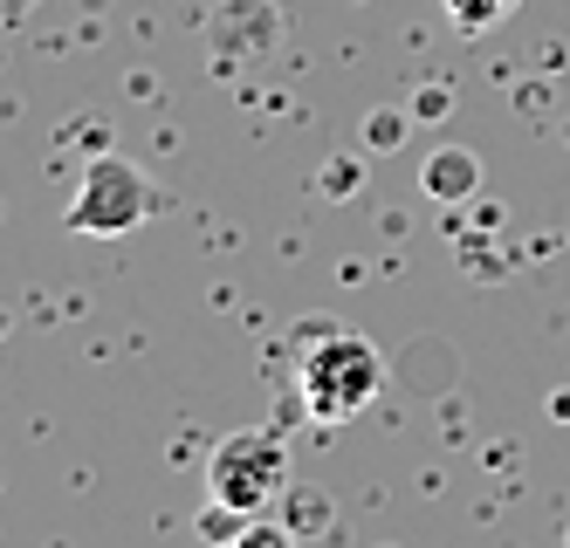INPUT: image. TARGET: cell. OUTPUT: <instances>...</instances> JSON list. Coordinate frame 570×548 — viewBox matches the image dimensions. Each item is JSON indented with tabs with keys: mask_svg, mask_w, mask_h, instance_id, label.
Wrapping results in <instances>:
<instances>
[{
	"mask_svg": "<svg viewBox=\"0 0 570 548\" xmlns=\"http://www.w3.org/2000/svg\"><path fill=\"white\" fill-rule=\"evenodd\" d=\"M385 385V357L379 343H364L357 329H337V322H316L303 336V357H296V398L309 418H323V426H344V418H357L364 405L379 398Z\"/></svg>",
	"mask_w": 570,
	"mask_h": 548,
	"instance_id": "1",
	"label": "cell"
},
{
	"mask_svg": "<svg viewBox=\"0 0 570 548\" xmlns=\"http://www.w3.org/2000/svg\"><path fill=\"white\" fill-rule=\"evenodd\" d=\"M282 487H289V446L275 426H240L207 452L214 515H262Z\"/></svg>",
	"mask_w": 570,
	"mask_h": 548,
	"instance_id": "2",
	"label": "cell"
},
{
	"mask_svg": "<svg viewBox=\"0 0 570 548\" xmlns=\"http://www.w3.org/2000/svg\"><path fill=\"white\" fill-rule=\"evenodd\" d=\"M158 206H166V192H158L131 158L104 151L90 172H83V186H76V199H69V233H97V240H110V233L145 227Z\"/></svg>",
	"mask_w": 570,
	"mask_h": 548,
	"instance_id": "3",
	"label": "cell"
},
{
	"mask_svg": "<svg viewBox=\"0 0 570 548\" xmlns=\"http://www.w3.org/2000/svg\"><path fill=\"white\" fill-rule=\"evenodd\" d=\"M474 186H481L474 151H433V165H426V192L433 199H468Z\"/></svg>",
	"mask_w": 570,
	"mask_h": 548,
	"instance_id": "4",
	"label": "cell"
},
{
	"mask_svg": "<svg viewBox=\"0 0 570 548\" xmlns=\"http://www.w3.org/2000/svg\"><path fill=\"white\" fill-rule=\"evenodd\" d=\"M220 548H296V535L275 528V521H262V515H240V528H227Z\"/></svg>",
	"mask_w": 570,
	"mask_h": 548,
	"instance_id": "5",
	"label": "cell"
},
{
	"mask_svg": "<svg viewBox=\"0 0 570 548\" xmlns=\"http://www.w3.org/2000/svg\"><path fill=\"white\" fill-rule=\"evenodd\" d=\"M509 8L515 0H446V21H454L461 34H481V28H495Z\"/></svg>",
	"mask_w": 570,
	"mask_h": 548,
	"instance_id": "6",
	"label": "cell"
}]
</instances>
